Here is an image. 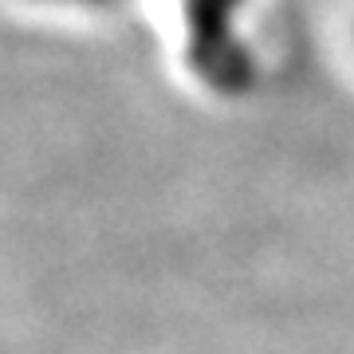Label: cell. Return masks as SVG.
I'll return each instance as SVG.
<instances>
[{
  "label": "cell",
  "mask_w": 354,
  "mask_h": 354,
  "mask_svg": "<svg viewBox=\"0 0 354 354\" xmlns=\"http://www.w3.org/2000/svg\"><path fill=\"white\" fill-rule=\"evenodd\" d=\"M244 0H181L193 71L221 95H236L256 79V59L236 32Z\"/></svg>",
  "instance_id": "6da1fadb"
},
{
  "label": "cell",
  "mask_w": 354,
  "mask_h": 354,
  "mask_svg": "<svg viewBox=\"0 0 354 354\" xmlns=\"http://www.w3.org/2000/svg\"><path fill=\"white\" fill-rule=\"evenodd\" d=\"M87 4H106V0H87Z\"/></svg>",
  "instance_id": "7a4b0ae2"
}]
</instances>
